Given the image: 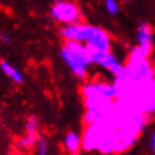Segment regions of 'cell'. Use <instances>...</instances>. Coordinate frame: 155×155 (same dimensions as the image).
<instances>
[{"mask_svg":"<svg viewBox=\"0 0 155 155\" xmlns=\"http://www.w3.org/2000/svg\"><path fill=\"white\" fill-rule=\"evenodd\" d=\"M64 41L79 42L87 46L90 51H109L112 40L105 29L96 25L79 22L74 25L62 26L59 30Z\"/></svg>","mask_w":155,"mask_h":155,"instance_id":"obj_1","label":"cell"},{"mask_svg":"<svg viewBox=\"0 0 155 155\" xmlns=\"http://www.w3.org/2000/svg\"><path fill=\"white\" fill-rule=\"evenodd\" d=\"M118 88L113 82H90L82 88L84 107L87 110L104 109L110 107L118 96Z\"/></svg>","mask_w":155,"mask_h":155,"instance_id":"obj_2","label":"cell"},{"mask_svg":"<svg viewBox=\"0 0 155 155\" xmlns=\"http://www.w3.org/2000/svg\"><path fill=\"white\" fill-rule=\"evenodd\" d=\"M61 58L78 79H86L90 66L92 64L90 50L86 45L79 42L64 41V45L61 48Z\"/></svg>","mask_w":155,"mask_h":155,"instance_id":"obj_3","label":"cell"},{"mask_svg":"<svg viewBox=\"0 0 155 155\" xmlns=\"http://www.w3.org/2000/svg\"><path fill=\"white\" fill-rule=\"evenodd\" d=\"M50 15L63 26L79 24L83 20V12L74 0H55L50 9Z\"/></svg>","mask_w":155,"mask_h":155,"instance_id":"obj_4","label":"cell"},{"mask_svg":"<svg viewBox=\"0 0 155 155\" xmlns=\"http://www.w3.org/2000/svg\"><path fill=\"white\" fill-rule=\"evenodd\" d=\"M90 58L91 63L109 71L113 76L118 75L124 67V64L113 53H110V50L109 51H90Z\"/></svg>","mask_w":155,"mask_h":155,"instance_id":"obj_5","label":"cell"},{"mask_svg":"<svg viewBox=\"0 0 155 155\" xmlns=\"http://www.w3.org/2000/svg\"><path fill=\"white\" fill-rule=\"evenodd\" d=\"M151 53V48L150 46H142V45H137L135 48L131 49V51L127 57V62L126 64H139L145 61H149Z\"/></svg>","mask_w":155,"mask_h":155,"instance_id":"obj_6","label":"cell"},{"mask_svg":"<svg viewBox=\"0 0 155 155\" xmlns=\"http://www.w3.org/2000/svg\"><path fill=\"white\" fill-rule=\"evenodd\" d=\"M63 147L68 154H76L82 150V135L78 131H68L64 135Z\"/></svg>","mask_w":155,"mask_h":155,"instance_id":"obj_7","label":"cell"},{"mask_svg":"<svg viewBox=\"0 0 155 155\" xmlns=\"http://www.w3.org/2000/svg\"><path fill=\"white\" fill-rule=\"evenodd\" d=\"M137 40H138V45L150 46V48H153L154 34H153V29H151V26L149 24H146V22H141V24L138 25Z\"/></svg>","mask_w":155,"mask_h":155,"instance_id":"obj_8","label":"cell"},{"mask_svg":"<svg viewBox=\"0 0 155 155\" xmlns=\"http://www.w3.org/2000/svg\"><path fill=\"white\" fill-rule=\"evenodd\" d=\"M0 67H2L3 70V72L7 76H9L11 79L13 80V82H16V83H22V75L20 74V71H18L17 68H15L13 66H11L8 62H5V61H2V63H0Z\"/></svg>","mask_w":155,"mask_h":155,"instance_id":"obj_9","label":"cell"},{"mask_svg":"<svg viewBox=\"0 0 155 155\" xmlns=\"http://www.w3.org/2000/svg\"><path fill=\"white\" fill-rule=\"evenodd\" d=\"M38 139H40V135H38V133H26L24 137H21L20 139H18L17 142V146L21 147V149H32V147H34L37 145Z\"/></svg>","mask_w":155,"mask_h":155,"instance_id":"obj_10","label":"cell"},{"mask_svg":"<svg viewBox=\"0 0 155 155\" xmlns=\"http://www.w3.org/2000/svg\"><path fill=\"white\" fill-rule=\"evenodd\" d=\"M104 8H105L107 13L116 15L118 12V2L117 0H104Z\"/></svg>","mask_w":155,"mask_h":155,"instance_id":"obj_11","label":"cell"},{"mask_svg":"<svg viewBox=\"0 0 155 155\" xmlns=\"http://www.w3.org/2000/svg\"><path fill=\"white\" fill-rule=\"evenodd\" d=\"M37 155H49V143L45 138H40L37 142Z\"/></svg>","mask_w":155,"mask_h":155,"instance_id":"obj_12","label":"cell"},{"mask_svg":"<svg viewBox=\"0 0 155 155\" xmlns=\"http://www.w3.org/2000/svg\"><path fill=\"white\" fill-rule=\"evenodd\" d=\"M26 133H38V121L34 117L26 121Z\"/></svg>","mask_w":155,"mask_h":155,"instance_id":"obj_13","label":"cell"},{"mask_svg":"<svg viewBox=\"0 0 155 155\" xmlns=\"http://www.w3.org/2000/svg\"><path fill=\"white\" fill-rule=\"evenodd\" d=\"M149 149L151 155H155V129L153 130V133L150 135V143H149Z\"/></svg>","mask_w":155,"mask_h":155,"instance_id":"obj_14","label":"cell"},{"mask_svg":"<svg viewBox=\"0 0 155 155\" xmlns=\"http://www.w3.org/2000/svg\"><path fill=\"white\" fill-rule=\"evenodd\" d=\"M70 155H80L79 153H76V154H70Z\"/></svg>","mask_w":155,"mask_h":155,"instance_id":"obj_15","label":"cell"},{"mask_svg":"<svg viewBox=\"0 0 155 155\" xmlns=\"http://www.w3.org/2000/svg\"><path fill=\"white\" fill-rule=\"evenodd\" d=\"M124 2H129V0H124Z\"/></svg>","mask_w":155,"mask_h":155,"instance_id":"obj_16","label":"cell"}]
</instances>
